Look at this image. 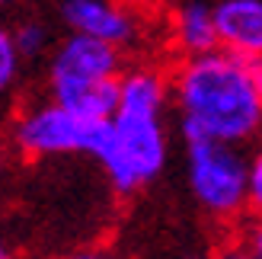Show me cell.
I'll use <instances>...</instances> for the list:
<instances>
[{
    "label": "cell",
    "mask_w": 262,
    "mask_h": 259,
    "mask_svg": "<svg viewBox=\"0 0 262 259\" xmlns=\"http://www.w3.org/2000/svg\"><path fill=\"white\" fill-rule=\"evenodd\" d=\"M122 74L125 61L119 45L68 32L45 58V96L90 119H112L119 109Z\"/></svg>",
    "instance_id": "obj_2"
},
{
    "label": "cell",
    "mask_w": 262,
    "mask_h": 259,
    "mask_svg": "<svg viewBox=\"0 0 262 259\" xmlns=\"http://www.w3.org/2000/svg\"><path fill=\"white\" fill-rule=\"evenodd\" d=\"M169 38L182 58L205 55V51L221 48L217 38V23H214V7L208 4H182L173 19H169Z\"/></svg>",
    "instance_id": "obj_8"
},
{
    "label": "cell",
    "mask_w": 262,
    "mask_h": 259,
    "mask_svg": "<svg viewBox=\"0 0 262 259\" xmlns=\"http://www.w3.org/2000/svg\"><path fill=\"white\" fill-rule=\"evenodd\" d=\"M189 259H253V253L246 250L243 240H233V243H224V247H217L214 253L208 256H189Z\"/></svg>",
    "instance_id": "obj_12"
},
{
    "label": "cell",
    "mask_w": 262,
    "mask_h": 259,
    "mask_svg": "<svg viewBox=\"0 0 262 259\" xmlns=\"http://www.w3.org/2000/svg\"><path fill=\"white\" fill-rule=\"evenodd\" d=\"M0 179H4V157H0Z\"/></svg>",
    "instance_id": "obj_18"
},
{
    "label": "cell",
    "mask_w": 262,
    "mask_h": 259,
    "mask_svg": "<svg viewBox=\"0 0 262 259\" xmlns=\"http://www.w3.org/2000/svg\"><path fill=\"white\" fill-rule=\"evenodd\" d=\"M240 240L246 243V250L253 253V259H262V218H253V224L243 230Z\"/></svg>",
    "instance_id": "obj_13"
},
{
    "label": "cell",
    "mask_w": 262,
    "mask_h": 259,
    "mask_svg": "<svg viewBox=\"0 0 262 259\" xmlns=\"http://www.w3.org/2000/svg\"><path fill=\"white\" fill-rule=\"evenodd\" d=\"M169 77L182 138H217L243 147L262 132L253 61L214 48L182 58Z\"/></svg>",
    "instance_id": "obj_1"
},
{
    "label": "cell",
    "mask_w": 262,
    "mask_h": 259,
    "mask_svg": "<svg viewBox=\"0 0 262 259\" xmlns=\"http://www.w3.org/2000/svg\"><path fill=\"white\" fill-rule=\"evenodd\" d=\"M19 4V0H0V10H4V7H16Z\"/></svg>",
    "instance_id": "obj_17"
},
{
    "label": "cell",
    "mask_w": 262,
    "mask_h": 259,
    "mask_svg": "<svg viewBox=\"0 0 262 259\" xmlns=\"http://www.w3.org/2000/svg\"><path fill=\"white\" fill-rule=\"evenodd\" d=\"M109 138V119H90L71 106L45 99L16 115L10 125V144L26 160H48L64 154L99 157Z\"/></svg>",
    "instance_id": "obj_5"
},
{
    "label": "cell",
    "mask_w": 262,
    "mask_h": 259,
    "mask_svg": "<svg viewBox=\"0 0 262 259\" xmlns=\"http://www.w3.org/2000/svg\"><path fill=\"white\" fill-rule=\"evenodd\" d=\"M166 112L119 106L109 119L106 147L96 157L115 196H135L147 189L166 170L169 132L163 122Z\"/></svg>",
    "instance_id": "obj_3"
},
{
    "label": "cell",
    "mask_w": 262,
    "mask_h": 259,
    "mask_svg": "<svg viewBox=\"0 0 262 259\" xmlns=\"http://www.w3.org/2000/svg\"><path fill=\"white\" fill-rule=\"evenodd\" d=\"M0 259H16L13 256V250H10V243H7V237L0 234Z\"/></svg>",
    "instance_id": "obj_16"
},
{
    "label": "cell",
    "mask_w": 262,
    "mask_h": 259,
    "mask_svg": "<svg viewBox=\"0 0 262 259\" xmlns=\"http://www.w3.org/2000/svg\"><path fill=\"white\" fill-rule=\"evenodd\" d=\"M250 214L262 218V150L250 157Z\"/></svg>",
    "instance_id": "obj_11"
},
{
    "label": "cell",
    "mask_w": 262,
    "mask_h": 259,
    "mask_svg": "<svg viewBox=\"0 0 262 259\" xmlns=\"http://www.w3.org/2000/svg\"><path fill=\"white\" fill-rule=\"evenodd\" d=\"M23 55L13 38V26L0 19V99H7L13 93V87L19 83V71H23Z\"/></svg>",
    "instance_id": "obj_10"
},
{
    "label": "cell",
    "mask_w": 262,
    "mask_h": 259,
    "mask_svg": "<svg viewBox=\"0 0 262 259\" xmlns=\"http://www.w3.org/2000/svg\"><path fill=\"white\" fill-rule=\"evenodd\" d=\"M186 141V176L195 205L221 224H233L250 211V160L240 144L217 138Z\"/></svg>",
    "instance_id": "obj_4"
},
{
    "label": "cell",
    "mask_w": 262,
    "mask_h": 259,
    "mask_svg": "<svg viewBox=\"0 0 262 259\" xmlns=\"http://www.w3.org/2000/svg\"><path fill=\"white\" fill-rule=\"evenodd\" d=\"M58 13L68 32H83L119 48L138 38V19L115 0H61Z\"/></svg>",
    "instance_id": "obj_6"
},
{
    "label": "cell",
    "mask_w": 262,
    "mask_h": 259,
    "mask_svg": "<svg viewBox=\"0 0 262 259\" xmlns=\"http://www.w3.org/2000/svg\"><path fill=\"white\" fill-rule=\"evenodd\" d=\"M68 259H119V256L109 253V250H77V253H71Z\"/></svg>",
    "instance_id": "obj_14"
},
{
    "label": "cell",
    "mask_w": 262,
    "mask_h": 259,
    "mask_svg": "<svg viewBox=\"0 0 262 259\" xmlns=\"http://www.w3.org/2000/svg\"><path fill=\"white\" fill-rule=\"evenodd\" d=\"M13 38H16V48H19L23 61L48 58L51 48H55V38H51L48 23L35 19V16H23L16 26H13Z\"/></svg>",
    "instance_id": "obj_9"
},
{
    "label": "cell",
    "mask_w": 262,
    "mask_h": 259,
    "mask_svg": "<svg viewBox=\"0 0 262 259\" xmlns=\"http://www.w3.org/2000/svg\"><path fill=\"white\" fill-rule=\"evenodd\" d=\"M221 48L246 61L262 58V0H221L214 4Z\"/></svg>",
    "instance_id": "obj_7"
},
{
    "label": "cell",
    "mask_w": 262,
    "mask_h": 259,
    "mask_svg": "<svg viewBox=\"0 0 262 259\" xmlns=\"http://www.w3.org/2000/svg\"><path fill=\"white\" fill-rule=\"evenodd\" d=\"M253 80H256V90H259V99H262V58L253 61Z\"/></svg>",
    "instance_id": "obj_15"
}]
</instances>
